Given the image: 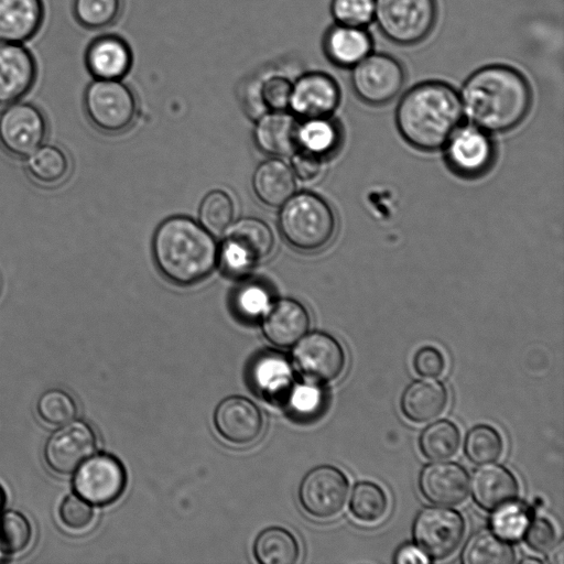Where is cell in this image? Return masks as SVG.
Wrapping results in <instances>:
<instances>
[{
  "mask_svg": "<svg viewBox=\"0 0 564 564\" xmlns=\"http://www.w3.org/2000/svg\"><path fill=\"white\" fill-rule=\"evenodd\" d=\"M459 99L470 124L486 132H506L524 120L531 107L532 93L519 70L491 64L466 78Z\"/></svg>",
  "mask_w": 564,
  "mask_h": 564,
  "instance_id": "6da1fadb",
  "label": "cell"
},
{
  "mask_svg": "<svg viewBox=\"0 0 564 564\" xmlns=\"http://www.w3.org/2000/svg\"><path fill=\"white\" fill-rule=\"evenodd\" d=\"M462 118L459 95L440 80H426L411 87L395 109V124L401 137L411 147L425 152L445 147Z\"/></svg>",
  "mask_w": 564,
  "mask_h": 564,
  "instance_id": "7a4b0ae2",
  "label": "cell"
},
{
  "mask_svg": "<svg viewBox=\"0 0 564 564\" xmlns=\"http://www.w3.org/2000/svg\"><path fill=\"white\" fill-rule=\"evenodd\" d=\"M152 253L160 273L178 286L202 282L218 263V246L213 235L186 216L169 217L158 226Z\"/></svg>",
  "mask_w": 564,
  "mask_h": 564,
  "instance_id": "3957f363",
  "label": "cell"
},
{
  "mask_svg": "<svg viewBox=\"0 0 564 564\" xmlns=\"http://www.w3.org/2000/svg\"><path fill=\"white\" fill-rule=\"evenodd\" d=\"M336 224L330 205L311 192L293 194L281 206L279 228L282 237L302 252L324 249L335 236Z\"/></svg>",
  "mask_w": 564,
  "mask_h": 564,
  "instance_id": "277c9868",
  "label": "cell"
},
{
  "mask_svg": "<svg viewBox=\"0 0 564 564\" xmlns=\"http://www.w3.org/2000/svg\"><path fill=\"white\" fill-rule=\"evenodd\" d=\"M274 246L271 228L259 218H241L232 223L218 247V263L227 275L245 278L267 258Z\"/></svg>",
  "mask_w": 564,
  "mask_h": 564,
  "instance_id": "5b68a950",
  "label": "cell"
},
{
  "mask_svg": "<svg viewBox=\"0 0 564 564\" xmlns=\"http://www.w3.org/2000/svg\"><path fill=\"white\" fill-rule=\"evenodd\" d=\"M436 0H376L373 20L381 34L400 46L415 45L432 32Z\"/></svg>",
  "mask_w": 564,
  "mask_h": 564,
  "instance_id": "8992f818",
  "label": "cell"
},
{
  "mask_svg": "<svg viewBox=\"0 0 564 564\" xmlns=\"http://www.w3.org/2000/svg\"><path fill=\"white\" fill-rule=\"evenodd\" d=\"M83 106L90 123L108 134L123 132L137 116V98L121 79H93L85 88Z\"/></svg>",
  "mask_w": 564,
  "mask_h": 564,
  "instance_id": "52a82bcc",
  "label": "cell"
},
{
  "mask_svg": "<svg viewBox=\"0 0 564 564\" xmlns=\"http://www.w3.org/2000/svg\"><path fill=\"white\" fill-rule=\"evenodd\" d=\"M405 82L403 65L387 53H369L351 67L350 84L357 97L370 106L392 101Z\"/></svg>",
  "mask_w": 564,
  "mask_h": 564,
  "instance_id": "ba28073f",
  "label": "cell"
},
{
  "mask_svg": "<svg viewBox=\"0 0 564 564\" xmlns=\"http://www.w3.org/2000/svg\"><path fill=\"white\" fill-rule=\"evenodd\" d=\"M47 120L40 107L15 101L0 112V148L14 159H26L47 137Z\"/></svg>",
  "mask_w": 564,
  "mask_h": 564,
  "instance_id": "9c48e42d",
  "label": "cell"
},
{
  "mask_svg": "<svg viewBox=\"0 0 564 564\" xmlns=\"http://www.w3.org/2000/svg\"><path fill=\"white\" fill-rule=\"evenodd\" d=\"M465 533V521L455 510L429 507L416 517L413 536L419 549L430 558L442 560L459 546Z\"/></svg>",
  "mask_w": 564,
  "mask_h": 564,
  "instance_id": "30bf717a",
  "label": "cell"
},
{
  "mask_svg": "<svg viewBox=\"0 0 564 564\" xmlns=\"http://www.w3.org/2000/svg\"><path fill=\"white\" fill-rule=\"evenodd\" d=\"M344 473L329 465L310 470L303 478L299 498L304 510L317 519H328L344 508L348 495Z\"/></svg>",
  "mask_w": 564,
  "mask_h": 564,
  "instance_id": "8fae6325",
  "label": "cell"
},
{
  "mask_svg": "<svg viewBox=\"0 0 564 564\" xmlns=\"http://www.w3.org/2000/svg\"><path fill=\"white\" fill-rule=\"evenodd\" d=\"M448 169L465 178H475L489 171L496 149L486 131L469 124L456 129L445 144Z\"/></svg>",
  "mask_w": 564,
  "mask_h": 564,
  "instance_id": "7c38bea8",
  "label": "cell"
},
{
  "mask_svg": "<svg viewBox=\"0 0 564 564\" xmlns=\"http://www.w3.org/2000/svg\"><path fill=\"white\" fill-rule=\"evenodd\" d=\"M74 487L79 497L93 505L117 500L126 486V470L113 456L98 454L87 458L78 468Z\"/></svg>",
  "mask_w": 564,
  "mask_h": 564,
  "instance_id": "4fadbf2b",
  "label": "cell"
},
{
  "mask_svg": "<svg viewBox=\"0 0 564 564\" xmlns=\"http://www.w3.org/2000/svg\"><path fill=\"white\" fill-rule=\"evenodd\" d=\"M293 360L299 371L317 382L337 379L346 364L341 345L327 333L313 332L305 336L293 350Z\"/></svg>",
  "mask_w": 564,
  "mask_h": 564,
  "instance_id": "5bb4252c",
  "label": "cell"
},
{
  "mask_svg": "<svg viewBox=\"0 0 564 564\" xmlns=\"http://www.w3.org/2000/svg\"><path fill=\"white\" fill-rule=\"evenodd\" d=\"M340 89L324 72L313 70L293 80L289 109L302 119L329 117L338 107Z\"/></svg>",
  "mask_w": 564,
  "mask_h": 564,
  "instance_id": "9a60e30c",
  "label": "cell"
},
{
  "mask_svg": "<svg viewBox=\"0 0 564 564\" xmlns=\"http://www.w3.org/2000/svg\"><path fill=\"white\" fill-rule=\"evenodd\" d=\"M96 448L91 427L74 422L56 431L47 441L44 457L48 467L62 475L76 470Z\"/></svg>",
  "mask_w": 564,
  "mask_h": 564,
  "instance_id": "2e32d148",
  "label": "cell"
},
{
  "mask_svg": "<svg viewBox=\"0 0 564 564\" xmlns=\"http://www.w3.org/2000/svg\"><path fill=\"white\" fill-rule=\"evenodd\" d=\"M39 67L23 43L0 42V106L21 100L33 88Z\"/></svg>",
  "mask_w": 564,
  "mask_h": 564,
  "instance_id": "e0dca14e",
  "label": "cell"
},
{
  "mask_svg": "<svg viewBox=\"0 0 564 564\" xmlns=\"http://www.w3.org/2000/svg\"><path fill=\"white\" fill-rule=\"evenodd\" d=\"M214 423L218 433L234 444H248L258 438L263 421L258 406L249 399L232 395L216 408Z\"/></svg>",
  "mask_w": 564,
  "mask_h": 564,
  "instance_id": "ac0fdd59",
  "label": "cell"
},
{
  "mask_svg": "<svg viewBox=\"0 0 564 564\" xmlns=\"http://www.w3.org/2000/svg\"><path fill=\"white\" fill-rule=\"evenodd\" d=\"M84 61L94 79H122L132 66V52L121 36L102 34L88 43Z\"/></svg>",
  "mask_w": 564,
  "mask_h": 564,
  "instance_id": "d6986e66",
  "label": "cell"
},
{
  "mask_svg": "<svg viewBox=\"0 0 564 564\" xmlns=\"http://www.w3.org/2000/svg\"><path fill=\"white\" fill-rule=\"evenodd\" d=\"M420 489L430 502L440 506L462 503L469 490V477L456 463H435L426 466L420 476Z\"/></svg>",
  "mask_w": 564,
  "mask_h": 564,
  "instance_id": "ffe728a7",
  "label": "cell"
},
{
  "mask_svg": "<svg viewBox=\"0 0 564 564\" xmlns=\"http://www.w3.org/2000/svg\"><path fill=\"white\" fill-rule=\"evenodd\" d=\"M310 323V314L302 303L293 299H281L264 314L262 329L272 344L290 347L306 334Z\"/></svg>",
  "mask_w": 564,
  "mask_h": 564,
  "instance_id": "44dd1931",
  "label": "cell"
},
{
  "mask_svg": "<svg viewBox=\"0 0 564 564\" xmlns=\"http://www.w3.org/2000/svg\"><path fill=\"white\" fill-rule=\"evenodd\" d=\"M44 0H0V42L25 43L42 29Z\"/></svg>",
  "mask_w": 564,
  "mask_h": 564,
  "instance_id": "7402d4cb",
  "label": "cell"
},
{
  "mask_svg": "<svg viewBox=\"0 0 564 564\" xmlns=\"http://www.w3.org/2000/svg\"><path fill=\"white\" fill-rule=\"evenodd\" d=\"M299 122L294 115L283 111L265 112L257 119L253 139L257 148L271 156L292 154L297 147Z\"/></svg>",
  "mask_w": 564,
  "mask_h": 564,
  "instance_id": "603a6c76",
  "label": "cell"
},
{
  "mask_svg": "<svg viewBox=\"0 0 564 564\" xmlns=\"http://www.w3.org/2000/svg\"><path fill=\"white\" fill-rule=\"evenodd\" d=\"M323 50L328 61L351 68L372 51V39L365 28L335 23L324 34Z\"/></svg>",
  "mask_w": 564,
  "mask_h": 564,
  "instance_id": "cb8c5ba5",
  "label": "cell"
},
{
  "mask_svg": "<svg viewBox=\"0 0 564 564\" xmlns=\"http://www.w3.org/2000/svg\"><path fill=\"white\" fill-rule=\"evenodd\" d=\"M475 501L485 510H496L513 502L519 492L516 477L501 465H487L477 469L471 478Z\"/></svg>",
  "mask_w": 564,
  "mask_h": 564,
  "instance_id": "d4e9b609",
  "label": "cell"
},
{
  "mask_svg": "<svg viewBox=\"0 0 564 564\" xmlns=\"http://www.w3.org/2000/svg\"><path fill=\"white\" fill-rule=\"evenodd\" d=\"M252 188L263 205L281 207L295 193V176L283 161L269 159L254 170Z\"/></svg>",
  "mask_w": 564,
  "mask_h": 564,
  "instance_id": "484cf974",
  "label": "cell"
},
{
  "mask_svg": "<svg viewBox=\"0 0 564 564\" xmlns=\"http://www.w3.org/2000/svg\"><path fill=\"white\" fill-rule=\"evenodd\" d=\"M447 402V390L441 382L417 380L404 390L401 410L410 421L424 423L437 417L445 410Z\"/></svg>",
  "mask_w": 564,
  "mask_h": 564,
  "instance_id": "4316f807",
  "label": "cell"
},
{
  "mask_svg": "<svg viewBox=\"0 0 564 564\" xmlns=\"http://www.w3.org/2000/svg\"><path fill=\"white\" fill-rule=\"evenodd\" d=\"M250 379L257 392L264 398L278 400L286 397L292 387L291 366L278 352H263L252 362Z\"/></svg>",
  "mask_w": 564,
  "mask_h": 564,
  "instance_id": "83f0119b",
  "label": "cell"
},
{
  "mask_svg": "<svg viewBox=\"0 0 564 564\" xmlns=\"http://www.w3.org/2000/svg\"><path fill=\"white\" fill-rule=\"evenodd\" d=\"M25 171L36 185L55 187L69 175V158L57 145L42 144L26 158Z\"/></svg>",
  "mask_w": 564,
  "mask_h": 564,
  "instance_id": "f1b7e54d",
  "label": "cell"
},
{
  "mask_svg": "<svg viewBox=\"0 0 564 564\" xmlns=\"http://www.w3.org/2000/svg\"><path fill=\"white\" fill-rule=\"evenodd\" d=\"M340 142V128L329 117L304 119L299 123L297 145L321 159L334 154Z\"/></svg>",
  "mask_w": 564,
  "mask_h": 564,
  "instance_id": "f546056e",
  "label": "cell"
},
{
  "mask_svg": "<svg viewBox=\"0 0 564 564\" xmlns=\"http://www.w3.org/2000/svg\"><path fill=\"white\" fill-rule=\"evenodd\" d=\"M253 552L261 564H294L300 547L294 535L280 527L263 530L256 539Z\"/></svg>",
  "mask_w": 564,
  "mask_h": 564,
  "instance_id": "4dcf8cb0",
  "label": "cell"
},
{
  "mask_svg": "<svg viewBox=\"0 0 564 564\" xmlns=\"http://www.w3.org/2000/svg\"><path fill=\"white\" fill-rule=\"evenodd\" d=\"M514 560L513 547L489 532L474 535L462 553V561L466 564H511Z\"/></svg>",
  "mask_w": 564,
  "mask_h": 564,
  "instance_id": "1f68e13d",
  "label": "cell"
},
{
  "mask_svg": "<svg viewBox=\"0 0 564 564\" xmlns=\"http://www.w3.org/2000/svg\"><path fill=\"white\" fill-rule=\"evenodd\" d=\"M271 305V290L262 281L245 280L231 295V307L235 314L248 322L264 316Z\"/></svg>",
  "mask_w": 564,
  "mask_h": 564,
  "instance_id": "d6a6232c",
  "label": "cell"
},
{
  "mask_svg": "<svg viewBox=\"0 0 564 564\" xmlns=\"http://www.w3.org/2000/svg\"><path fill=\"white\" fill-rule=\"evenodd\" d=\"M459 444V430L453 422L447 420L432 423L420 436L421 452L431 460L451 458L456 454Z\"/></svg>",
  "mask_w": 564,
  "mask_h": 564,
  "instance_id": "836d02e7",
  "label": "cell"
},
{
  "mask_svg": "<svg viewBox=\"0 0 564 564\" xmlns=\"http://www.w3.org/2000/svg\"><path fill=\"white\" fill-rule=\"evenodd\" d=\"M122 11V0H73L75 21L87 30H102L112 25Z\"/></svg>",
  "mask_w": 564,
  "mask_h": 564,
  "instance_id": "e575fe53",
  "label": "cell"
},
{
  "mask_svg": "<svg viewBox=\"0 0 564 564\" xmlns=\"http://www.w3.org/2000/svg\"><path fill=\"white\" fill-rule=\"evenodd\" d=\"M200 225L212 235L224 234L232 224L235 217V204L232 198L224 191L209 192L199 206Z\"/></svg>",
  "mask_w": 564,
  "mask_h": 564,
  "instance_id": "d590c367",
  "label": "cell"
},
{
  "mask_svg": "<svg viewBox=\"0 0 564 564\" xmlns=\"http://www.w3.org/2000/svg\"><path fill=\"white\" fill-rule=\"evenodd\" d=\"M388 499L380 486L371 481L358 482L351 494L350 511L362 522H377L387 512Z\"/></svg>",
  "mask_w": 564,
  "mask_h": 564,
  "instance_id": "8d00e7d4",
  "label": "cell"
},
{
  "mask_svg": "<svg viewBox=\"0 0 564 564\" xmlns=\"http://www.w3.org/2000/svg\"><path fill=\"white\" fill-rule=\"evenodd\" d=\"M502 448L500 434L489 425H477L466 436L465 453L475 464L485 465L497 460Z\"/></svg>",
  "mask_w": 564,
  "mask_h": 564,
  "instance_id": "74e56055",
  "label": "cell"
},
{
  "mask_svg": "<svg viewBox=\"0 0 564 564\" xmlns=\"http://www.w3.org/2000/svg\"><path fill=\"white\" fill-rule=\"evenodd\" d=\"M529 523V508L516 502L496 509L490 521L495 534L506 541L519 540L524 534Z\"/></svg>",
  "mask_w": 564,
  "mask_h": 564,
  "instance_id": "f35d334b",
  "label": "cell"
},
{
  "mask_svg": "<svg viewBox=\"0 0 564 564\" xmlns=\"http://www.w3.org/2000/svg\"><path fill=\"white\" fill-rule=\"evenodd\" d=\"M32 538L28 519L17 511L0 513V550L6 554L23 551Z\"/></svg>",
  "mask_w": 564,
  "mask_h": 564,
  "instance_id": "ab89813d",
  "label": "cell"
},
{
  "mask_svg": "<svg viewBox=\"0 0 564 564\" xmlns=\"http://www.w3.org/2000/svg\"><path fill=\"white\" fill-rule=\"evenodd\" d=\"M326 397L323 389L313 384L292 386L286 394L290 412L299 420L315 419L325 409Z\"/></svg>",
  "mask_w": 564,
  "mask_h": 564,
  "instance_id": "60d3db41",
  "label": "cell"
},
{
  "mask_svg": "<svg viewBox=\"0 0 564 564\" xmlns=\"http://www.w3.org/2000/svg\"><path fill=\"white\" fill-rule=\"evenodd\" d=\"M37 412L44 422L51 425H63L75 417L77 406L68 393L52 389L44 392L39 399Z\"/></svg>",
  "mask_w": 564,
  "mask_h": 564,
  "instance_id": "b9f144b4",
  "label": "cell"
},
{
  "mask_svg": "<svg viewBox=\"0 0 564 564\" xmlns=\"http://www.w3.org/2000/svg\"><path fill=\"white\" fill-rule=\"evenodd\" d=\"M258 78V77H257ZM260 95L267 110L289 109L293 80L281 73H269L258 78Z\"/></svg>",
  "mask_w": 564,
  "mask_h": 564,
  "instance_id": "7bdbcfd3",
  "label": "cell"
},
{
  "mask_svg": "<svg viewBox=\"0 0 564 564\" xmlns=\"http://www.w3.org/2000/svg\"><path fill=\"white\" fill-rule=\"evenodd\" d=\"M376 0H332L330 12L335 23L365 28L375 15Z\"/></svg>",
  "mask_w": 564,
  "mask_h": 564,
  "instance_id": "ee69618b",
  "label": "cell"
},
{
  "mask_svg": "<svg viewBox=\"0 0 564 564\" xmlns=\"http://www.w3.org/2000/svg\"><path fill=\"white\" fill-rule=\"evenodd\" d=\"M59 518L67 528L83 530L93 522L94 510L88 501L79 496L70 495L59 507Z\"/></svg>",
  "mask_w": 564,
  "mask_h": 564,
  "instance_id": "f6af8a7d",
  "label": "cell"
},
{
  "mask_svg": "<svg viewBox=\"0 0 564 564\" xmlns=\"http://www.w3.org/2000/svg\"><path fill=\"white\" fill-rule=\"evenodd\" d=\"M524 533L527 544L538 553H549L556 545V531L553 524L544 518L533 520Z\"/></svg>",
  "mask_w": 564,
  "mask_h": 564,
  "instance_id": "bcb514c9",
  "label": "cell"
},
{
  "mask_svg": "<svg viewBox=\"0 0 564 564\" xmlns=\"http://www.w3.org/2000/svg\"><path fill=\"white\" fill-rule=\"evenodd\" d=\"M413 367L416 373L425 378L441 376L445 368V360L442 352L435 347L425 346L420 348L414 358Z\"/></svg>",
  "mask_w": 564,
  "mask_h": 564,
  "instance_id": "7dc6e473",
  "label": "cell"
},
{
  "mask_svg": "<svg viewBox=\"0 0 564 564\" xmlns=\"http://www.w3.org/2000/svg\"><path fill=\"white\" fill-rule=\"evenodd\" d=\"M321 158L300 149L292 153L291 170L294 176L302 181H312L318 176L322 170Z\"/></svg>",
  "mask_w": 564,
  "mask_h": 564,
  "instance_id": "c3c4849f",
  "label": "cell"
},
{
  "mask_svg": "<svg viewBox=\"0 0 564 564\" xmlns=\"http://www.w3.org/2000/svg\"><path fill=\"white\" fill-rule=\"evenodd\" d=\"M240 100L245 112L252 119H258L268 111L260 95L257 77L246 82L240 90Z\"/></svg>",
  "mask_w": 564,
  "mask_h": 564,
  "instance_id": "681fc988",
  "label": "cell"
},
{
  "mask_svg": "<svg viewBox=\"0 0 564 564\" xmlns=\"http://www.w3.org/2000/svg\"><path fill=\"white\" fill-rule=\"evenodd\" d=\"M395 563H427L430 558L422 551L412 545L401 547L394 557Z\"/></svg>",
  "mask_w": 564,
  "mask_h": 564,
  "instance_id": "f907efd6",
  "label": "cell"
},
{
  "mask_svg": "<svg viewBox=\"0 0 564 564\" xmlns=\"http://www.w3.org/2000/svg\"><path fill=\"white\" fill-rule=\"evenodd\" d=\"M3 500H4V496H3V492L1 491L0 489V508L2 507L3 505Z\"/></svg>",
  "mask_w": 564,
  "mask_h": 564,
  "instance_id": "816d5d0a",
  "label": "cell"
}]
</instances>
